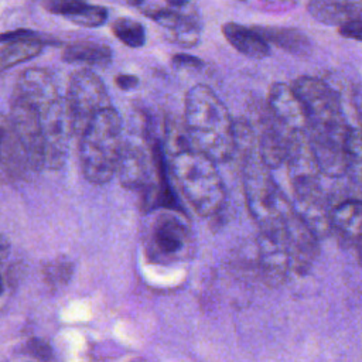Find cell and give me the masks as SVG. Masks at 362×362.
<instances>
[{
	"mask_svg": "<svg viewBox=\"0 0 362 362\" xmlns=\"http://www.w3.org/2000/svg\"><path fill=\"white\" fill-rule=\"evenodd\" d=\"M253 28L267 44H273L291 55L307 57L313 49L310 38L298 28L279 25H255Z\"/></svg>",
	"mask_w": 362,
	"mask_h": 362,
	"instance_id": "22",
	"label": "cell"
},
{
	"mask_svg": "<svg viewBox=\"0 0 362 362\" xmlns=\"http://www.w3.org/2000/svg\"><path fill=\"white\" fill-rule=\"evenodd\" d=\"M284 230L291 269H294V272L298 274H305L318 257V239L297 216L294 209H291L286 216Z\"/></svg>",
	"mask_w": 362,
	"mask_h": 362,
	"instance_id": "13",
	"label": "cell"
},
{
	"mask_svg": "<svg viewBox=\"0 0 362 362\" xmlns=\"http://www.w3.org/2000/svg\"><path fill=\"white\" fill-rule=\"evenodd\" d=\"M349 126L308 132L313 151L320 167V173L329 178L344 177L349 171V160L346 151V139Z\"/></svg>",
	"mask_w": 362,
	"mask_h": 362,
	"instance_id": "11",
	"label": "cell"
},
{
	"mask_svg": "<svg viewBox=\"0 0 362 362\" xmlns=\"http://www.w3.org/2000/svg\"><path fill=\"white\" fill-rule=\"evenodd\" d=\"M7 249H8V240H7V238H6V236L0 235V253L6 252Z\"/></svg>",
	"mask_w": 362,
	"mask_h": 362,
	"instance_id": "31",
	"label": "cell"
},
{
	"mask_svg": "<svg viewBox=\"0 0 362 362\" xmlns=\"http://www.w3.org/2000/svg\"><path fill=\"white\" fill-rule=\"evenodd\" d=\"M123 143L122 120L115 107L99 112L79 136V164L83 177L96 185L109 182L117 171Z\"/></svg>",
	"mask_w": 362,
	"mask_h": 362,
	"instance_id": "4",
	"label": "cell"
},
{
	"mask_svg": "<svg viewBox=\"0 0 362 362\" xmlns=\"http://www.w3.org/2000/svg\"><path fill=\"white\" fill-rule=\"evenodd\" d=\"M170 164L184 197L201 216L218 214L226 198L215 161L195 150L189 140L171 133L168 140Z\"/></svg>",
	"mask_w": 362,
	"mask_h": 362,
	"instance_id": "3",
	"label": "cell"
},
{
	"mask_svg": "<svg viewBox=\"0 0 362 362\" xmlns=\"http://www.w3.org/2000/svg\"><path fill=\"white\" fill-rule=\"evenodd\" d=\"M173 64L175 66H191V68H198L202 65V61L192 57V55H185V54H178L174 55Z\"/></svg>",
	"mask_w": 362,
	"mask_h": 362,
	"instance_id": "29",
	"label": "cell"
},
{
	"mask_svg": "<svg viewBox=\"0 0 362 362\" xmlns=\"http://www.w3.org/2000/svg\"><path fill=\"white\" fill-rule=\"evenodd\" d=\"M65 105L74 136H81L90 120L102 110L110 107L103 81L90 69H78L71 75Z\"/></svg>",
	"mask_w": 362,
	"mask_h": 362,
	"instance_id": "6",
	"label": "cell"
},
{
	"mask_svg": "<svg viewBox=\"0 0 362 362\" xmlns=\"http://www.w3.org/2000/svg\"><path fill=\"white\" fill-rule=\"evenodd\" d=\"M189 238V229L182 219L177 215L163 212L151 223L148 247L156 259L175 260L187 252Z\"/></svg>",
	"mask_w": 362,
	"mask_h": 362,
	"instance_id": "12",
	"label": "cell"
},
{
	"mask_svg": "<svg viewBox=\"0 0 362 362\" xmlns=\"http://www.w3.org/2000/svg\"><path fill=\"white\" fill-rule=\"evenodd\" d=\"M0 167L8 171L28 167L8 117L0 112Z\"/></svg>",
	"mask_w": 362,
	"mask_h": 362,
	"instance_id": "23",
	"label": "cell"
},
{
	"mask_svg": "<svg viewBox=\"0 0 362 362\" xmlns=\"http://www.w3.org/2000/svg\"><path fill=\"white\" fill-rule=\"evenodd\" d=\"M44 7L54 14H59L76 25L99 27L107 18V10L98 4H89L78 0L47 1Z\"/></svg>",
	"mask_w": 362,
	"mask_h": 362,
	"instance_id": "18",
	"label": "cell"
},
{
	"mask_svg": "<svg viewBox=\"0 0 362 362\" xmlns=\"http://www.w3.org/2000/svg\"><path fill=\"white\" fill-rule=\"evenodd\" d=\"M267 107L272 117L288 133L308 130L305 112L293 86L284 82H274L269 89Z\"/></svg>",
	"mask_w": 362,
	"mask_h": 362,
	"instance_id": "14",
	"label": "cell"
},
{
	"mask_svg": "<svg viewBox=\"0 0 362 362\" xmlns=\"http://www.w3.org/2000/svg\"><path fill=\"white\" fill-rule=\"evenodd\" d=\"M115 83L123 89V90H130L139 85V78L136 75H129V74H122L115 78Z\"/></svg>",
	"mask_w": 362,
	"mask_h": 362,
	"instance_id": "28",
	"label": "cell"
},
{
	"mask_svg": "<svg viewBox=\"0 0 362 362\" xmlns=\"http://www.w3.org/2000/svg\"><path fill=\"white\" fill-rule=\"evenodd\" d=\"M293 90L305 112L308 122L307 132L332 130L348 126L338 96L322 79L307 75L298 76L293 83Z\"/></svg>",
	"mask_w": 362,
	"mask_h": 362,
	"instance_id": "7",
	"label": "cell"
},
{
	"mask_svg": "<svg viewBox=\"0 0 362 362\" xmlns=\"http://www.w3.org/2000/svg\"><path fill=\"white\" fill-rule=\"evenodd\" d=\"M339 34L344 38L362 42V20H352L338 27Z\"/></svg>",
	"mask_w": 362,
	"mask_h": 362,
	"instance_id": "27",
	"label": "cell"
},
{
	"mask_svg": "<svg viewBox=\"0 0 362 362\" xmlns=\"http://www.w3.org/2000/svg\"><path fill=\"white\" fill-rule=\"evenodd\" d=\"M74 272L72 262L66 259H55L52 262H48L42 269L44 280L48 286L52 288L61 287L62 284L68 283Z\"/></svg>",
	"mask_w": 362,
	"mask_h": 362,
	"instance_id": "26",
	"label": "cell"
},
{
	"mask_svg": "<svg viewBox=\"0 0 362 362\" xmlns=\"http://www.w3.org/2000/svg\"><path fill=\"white\" fill-rule=\"evenodd\" d=\"M0 69L10 68L34 58L41 52L44 42L30 30H14L0 34Z\"/></svg>",
	"mask_w": 362,
	"mask_h": 362,
	"instance_id": "16",
	"label": "cell"
},
{
	"mask_svg": "<svg viewBox=\"0 0 362 362\" xmlns=\"http://www.w3.org/2000/svg\"><path fill=\"white\" fill-rule=\"evenodd\" d=\"M286 164L294 198L321 188V173L313 151L308 132H293L288 134Z\"/></svg>",
	"mask_w": 362,
	"mask_h": 362,
	"instance_id": "9",
	"label": "cell"
},
{
	"mask_svg": "<svg viewBox=\"0 0 362 362\" xmlns=\"http://www.w3.org/2000/svg\"><path fill=\"white\" fill-rule=\"evenodd\" d=\"M288 134L290 133L284 130L273 117L263 124V129L257 136V153L269 170L279 168L283 163H286Z\"/></svg>",
	"mask_w": 362,
	"mask_h": 362,
	"instance_id": "17",
	"label": "cell"
},
{
	"mask_svg": "<svg viewBox=\"0 0 362 362\" xmlns=\"http://www.w3.org/2000/svg\"><path fill=\"white\" fill-rule=\"evenodd\" d=\"M14 93L27 99L35 110L44 139V167L58 170L64 165L72 127L65 100L61 98L52 75L44 68H30L20 74Z\"/></svg>",
	"mask_w": 362,
	"mask_h": 362,
	"instance_id": "1",
	"label": "cell"
},
{
	"mask_svg": "<svg viewBox=\"0 0 362 362\" xmlns=\"http://www.w3.org/2000/svg\"><path fill=\"white\" fill-rule=\"evenodd\" d=\"M257 263L260 276L269 287H277L284 283L291 269L284 226L260 230Z\"/></svg>",
	"mask_w": 362,
	"mask_h": 362,
	"instance_id": "10",
	"label": "cell"
},
{
	"mask_svg": "<svg viewBox=\"0 0 362 362\" xmlns=\"http://www.w3.org/2000/svg\"><path fill=\"white\" fill-rule=\"evenodd\" d=\"M331 226L338 236L355 245L362 238V201L351 198L334 205Z\"/></svg>",
	"mask_w": 362,
	"mask_h": 362,
	"instance_id": "19",
	"label": "cell"
},
{
	"mask_svg": "<svg viewBox=\"0 0 362 362\" xmlns=\"http://www.w3.org/2000/svg\"><path fill=\"white\" fill-rule=\"evenodd\" d=\"M297 216L307 225V228L317 236V239H324L332 232L331 226V208L328 198L321 188L294 198L291 204Z\"/></svg>",
	"mask_w": 362,
	"mask_h": 362,
	"instance_id": "15",
	"label": "cell"
},
{
	"mask_svg": "<svg viewBox=\"0 0 362 362\" xmlns=\"http://www.w3.org/2000/svg\"><path fill=\"white\" fill-rule=\"evenodd\" d=\"M3 291H4V281H3V277L0 274V296L3 294Z\"/></svg>",
	"mask_w": 362,
	"mask_h": 362,
	"instance_id": "32",
	"label": "cell"
},
{
	"mask_svg": "<svg viewBox=\"0 0 362 362\" xmlns=\"http://www.w3.org/2000/svg\"><path fill=\"white\" fill-rule=\"evenodd\" d=\"M185 127L191 146L212 161L235 156V122L209 86L198 83L187 92Z\"/></svg>",
	"mask_w": 362,
	"mask_h": 362,
	"instance_id": "2",
	"label": "cell"
},
{
	"mask_svg": "<svg viewBox=\"0 0 362 362\" xmlns=\"http://www.w3.org/2000/svg\"><path fill=\"white\" fill-rule=\"evenodd\" d=\"M307 10L313 18L327 25L341 27L348 21L362 20L361 1L313 0L307 4Z\"/></svg>",
	"mask_w": 362,
	"mask_h": 362,
	"instance_id": "20",
	"label": "cell"
},
{
	"mask_svg": "<svg viewBox=\"0 0 362 362\" xmlns=\"http://www.w3.org/2000/svg\"><path fill=\"white\" fill-rule=\"evenodd\" d=\"M222 33L226 41L245 57L262 59L270 54L269 44L253 27L229 21L223 24Z\"/></svg>",
	"mask_w": 362,
	"mask_h": 362,
	"instance_id": "21",
	"label": "cell"
},
{
	"mask_svg": "<svg viewBox=\"0 0 362 362\" xmlns=\"http://www.w3.org/2000/svg\"><path fill=\"white\" fill-rule=\"evenodd\" d=\"M112 33L119 41L132 48H139L146 42L144 27L133 18L122 17L115 20L112 24Z\"/></svg>",
	"mask_w": 362,
	"mask_h": 362,
	"instance_id": "25",
	"label": "cell"
},
{
	"mask_svg": "<svg viewBox=\"0 0 362 362\" xmlns=\"http://www.w3.org/2000/svg\"><path fill=\"white\" fill-rule=\"evenodd\" d=\"M132 6L161 25L173 42L192 47L199 41L201 23L195 4L188 1H133Z\"/></svg>",
	"mask_w": 362,
	"mask_h": 362,
	"instance_id": "8",
	"label": "cell"
},
{
	"mask_svg": "<svg viewBox=\"0 0 362 362\" xmlns=\"http://www.w3.org/2000/svg\"><path fill=\"white\" fill-rule=\"evenodd\" d=\"M242 178L246 206L259 229L284 226L293 206L273 181L257 150L242 157Z\"/></svg>",
	"mask_w": 362,
	"mask_h": 362,
	"instance_id": "5",
	"label": "cell"
},
{
	"mask_svg": "<svg viewBox=\"0 0 362 362\" xmlns=\"http://www.w3.org/2000/svg\"><path fill=\"white\" fill-rule=\"evenodd\" d=\"M65 62H85L90 65H106L112 59V49L105 44L81 41L66 45L62 51Z\"/></svg>",
	"mask_w": 362,
	"mask_h": 362,
	"instance_id": "24",
	"label": "cell"
},
{
	"mask_svg": "<svg viewBox=\"0 0 362 362\" xmlns=\"http://www.w3.org/2000/svg\"><path fill=\"white\" fill-rule=\"evenodd\" d=\"M355 247H356V255H358L359 264L362 266V238L355 243Z\"/></svg>",
	"mask_w": 362,
	"mask_h": 362,
	"instance_id": "30",
	"label": "cell"
}]
</instances>
